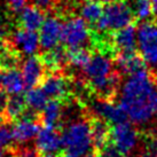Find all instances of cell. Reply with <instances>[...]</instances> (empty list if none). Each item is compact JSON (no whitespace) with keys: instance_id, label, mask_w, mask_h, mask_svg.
Here are the masks:
<instances>
[{"instance_id":"obj_1","label":"cell","mask_w":157,"mask_h":157,"mask_svg":"<svg viewBox=\"0 0 157 157\" xmlns=\"http://www.w3.org/2000/svg\"><path fill=\"white\" fill-rule=\"evenodd\" d=\"M119 105L135 125L144 126L157 118V83L148 69L128 76L121 88Z\"/></svg>"},{"instance_id":"obj_2","label":"cell","mask_w":157,"mask_h":157,"mask_svg":"<svg viewBox=\"0 0 157 157\" xmlns=\"http://www.w3.org/2000/svg\"><path fill=\"white\" fill-rule=\"evenodd\" d=\"M63 147L67 151L77 156H85L91 151L93 144L91 122L84 118L75 119L62 133Z\"/></svg>"},{"instance_id":"obj_3","label":"cell","mask_w":157,"mask_h":157,"mask_svg":"<svg viewBox=\"0 0 157 157\" xmlns=\"http://www.w3.org/2000/svg\"><path fill=\"white\" fill-rule=\"evenodd\" d=\"M134 18L135 15L131 5L126 0H118L105 6L95 28L99 32H116L133 24Z\"/></svg>"},{"instance_id":"obj_4","label":"cell","mask_w":157,"mask_h":157,"mask_svg":"<svg viewBox=\"0 0 157 157\" xmlns=\"http://www.w3.org/2000/svg\"><path fill=\"white\" fill-rule=\"evenodd\" d=\"M138 47L146 64L157 75V20L144 21L138 26Z\"/></svg>"},{"instance_id":"obj_5","label":"cell","mask_w":157,"mask_h":157,"mask_svg":"<svg viewBox=\"0 0 157 157\" xmlns=\"http://www.w3.org/2000/svg\"><path fill=\"white\" fill-rule=\"evenodd\" d=\"M110 141L124 156H127L138 147L139 133L130 122L115 124L110 131Z\"/></svg>"},{"instance_id":"obj_6","label":"cell","mask_w":157,"mask_h":157,"mask_svg":"<svg viewBox=\"0 0 157 157\" xmlns=\"http://www.w3.org/2000/svg\"><path fill=\"white\" fill-rule=\"evenodd\" d=\"M91 31L87 22L82 17H71L63 23L61 41L67 47H83L90 40Z\"/></svg>"},{"instance_id":"obj_7","label":"cell","mask_w":157,"mask_h":157,"mask_svg":"<svg viewBox=\"0 0 157 157\" xmlns=\"http://www.w3.org/2000/svg\"><path fill=\"white\" fill-rule=\"evenodd\" d=\"M92 111L96 117L103 119L105 122L115 124L127 122V115L119 103H115L109 99H98L92 105Z\"/></svg>"},{"instance_id":"obj_8","label":"cell","mask_w":157,"mask_h":157,"mask_svg":"<svg viewBox=\"0 0 157 157\" xmlns=\"http://www.w3.org/2000/svg\"><path fill=\"white\" fill-rule=\"evenodd\" d=\"M63 23L55 16L45 18L44 23L39 29V41L40 47L45 52L51 51L59 46L62 39Z\"/></svg>"},{"instance_id":"obj_9","label":"cell","mask_w":157,"mask_h":157,"mask_svg":"<svg viewBox=\"0 0 157 157\" xmlns=\"http://www.w3.org/2000/svg\"><path fill=\"white\" fill-rule=\"evenodd\" d=\"M45 68L46 66L41 57L36 56V55L26 57L23 61L22 68H21L25 87H37V85L44 80Z\"/></svg>"},{"instance_id":"obj_10","label":"cell","mask_w":157,"mask_h":157,"mask_svg":"<svg viewBox=\"0 0 157 157\" xmlns=\"http://www.w3.org/2000/svg\"><path fill=\"white\" fill-rule=\"evenodd\" d=\"M12 43L18 52L31 56L35 55L40 47L39 33H37V31H31L21 28L13 32Z\"/></svg>"},{"instance_id":"obj_11","label":"cell","mask_w":157,"mask_h":157,"mask_svg":"<svg viewBox=\"0 0 157 157\" xmlns=\"http://www.w3.org/2000/svg\"><path fill=\"white\" fill-rule=\"evenodd\" d=\"M63 147V140L62 135L57 132L56 128L44 126L40 128L38 135L36 136V149L45 154H53L55 155L57 151H60Z\"/></svg>"},{"instance_id":"obj_12","label":"cell","mask_w":157,"mask_h":157,"mask_svg":"<svg viewBox=\"0 0 157 157\" xmlns=\"http://www.w3.org/2000/svg\"><path fill=\"white\" fill-rule=\"evenodd\" d=\"M115 63L121 74H125L128 76L144 69H147L144 57L135 49L117 52L116 57H115Z\"/></svg>"},{"instance_id":"obj_13","label":"cell","mask_w":157,"mask_h":157,"mask_svg":"<svg viewBox=\"0 0 157 157\" xmlns=\"http://www.w3.org/2000/svg\"><path fill=\"white\" fill-rule=\"evenodd\" d=\"M0 88L9 95H20L25 88L22 72L16 68L0 70Z\"/></svg>"},{"instance_id":"obj_14","label":"cell","mask_w":157,"mask_h":157,"mask_svg":"<svg viewBox=\"0 0 157 157\" xmlns=\"http://www.w3.org/2000/svg\"><path fill=\"white\" fill-rule=\"evenodd\" d=\"M12 130H13L14 141L23 144L36 139V136L40 131V126L33 118L23 117L14 124Z\"/></svg>"},{"instance_id":"obj_15","label":"cell","mask_w":157,"mask_h":157,"mask_svg":"<svg viewBox=\"0 0 157 157\" xmlns=\"http://www.w3.org/2000/svg\"><path fill=\"white\" fill-rule=\"evenodd\" d=\"M40 87L46 93V95L53 100L64 99L69 94V84L64 77L57 74H53L44 78Z\"/></svg>"},{"instance_id":"obj_16","label":"cell","mask_w":157,"mask_h":157,"mask_svg":"<svg viewBox=\"0 0 157 157\" xmlns=\"http://www.w3.org/2000/svg\"><path fill=\"white\" fill-rule=\"evenodd\" d=\"M113 46L118 52L121 51H134L138 45V28L134 24L123 28L121 30L113 32Z\"/></svg>"},{"instance_id":"obj_17","label":"cell","mask_w":157,"mask_h":157,"mask_svg":"<svg viewBox=\"0 0 157 157\" xmlns=\"http://www.w3.org/2000/svg\"><path fill=\"white\" fill-rule=\"evenodd\" d=\"M18 21L22 28L31 31L39 30L45 21L44 10L35 5L25 6L22 10H20Z\"/></svg>"},{"instance_id":"obj_18","label":"cell","mask_w":157,"mask_h":157,"mask_svg":"<svg viewBox=\"0 0 157 157\" xmlns=\"http://www.w3.org/2000/svg\"><path fill=\"white\" fill-rule=\"evenodd\" d=\"M63 115H64V109L60 100H51L48 101V103L41 110L40 119L44 126L56 128L61 124Z\"/></svg>"},{"instance_id":"obj_19","label":"cell","mask_w":157,"mask_h":157,"mask_svg":"<svg viewBox=\"0 0 157 157\" xmlns=\"http://www.w3.org/2000/svg\"><path fill=\"white\" fill-rule=\"evenodd\" d=\"M92 127V136H93V144L98 150H100L105 144L110 141V131L108 122H105L101 118L96 117L95 119L91 121Z\"/></svg>"},{"instance_id":"obj_20","label":"cell","mask_w":157,"mask_h":157,"mask_svg":"<svg viewBox=\"0 0 157 157\" xmlns=\"http://www.w3.org/2000/svg\"><path fill=\"white\" fill-rule=\"evenodd\" d=\"M103 9L105 8L102 7V2L99 0H84L79 8V14L80 17L84 18L87 23L95 25L103 14Z\"/></svg>"},{"instance_id":"obj_21","label":"cell","mask_w":157,"mask_h":157,"mask_svg":"<svg viewBox=\"0 0 157 157\" xmlns=\"http://www.w3.org/2000/svg\"><path fill=\"white\" fill-rule=\"evenodd\" d=\"M25 103L28 109L33 111V113H39L45 108V105L48 103V98L46 93L43 91L41 87H32L26 92L25 96Z\"/></svg>"},{"instance_id":"obj_22","label":"cell","mask_w":157,"mask_h":157,"mask_svg":"<svg viewBox=\"0 0 157 157\" xmlns=\"http://www.w3.org/2000/svg\"><path fill=\"white\" fill-rule=\"evenodd\" d=\"M25 108L28 107L25 103V99L23 96L10 95L4 108L5 116L8 117L9 119H17L25 113Z\"/></svg>"},{"instance_id":"obj_23","label":"cell","mask_w":157,"mask_h":157,"mask_svg":"<svg viewBox=\"0 0 157 157\" xmlns=\"http://www.w3.org/2000/svg\"><path fill=\"white\" fill-rule=\"evenodd\" d=\"M44 61L45 66L49 67L52 70L60 69L64 66V63L68 62L67 59V52L60 46H56L51 51H47L45 56L41 57Z\"/></svg>"},{"instance_id":"obj_24","label":"cell","mask_w":157,"mask_h":157,"mask_svg":"<svg viewBox=\"0 0 157 157\" xmlns=\"http://www.w3.org/2000/svg\"><path fill=\"white\" fill-rule=\"evenodd\" d=\"M91 53L87 48L83 47H74L69 48L67 52V59L71 66L74 68H82L84 69V67L88 63V61L91 60Z\"/></svg>"},{"instance_id":"obj_25","label":"cell","mask_w":157,"mask_h":157,"mask_svg":"<svg viewBox=\"0 0 157 157\" xmlns=\"http://www.w3.org/2000/svg\"><path fill=\"white\" fill-rule=\"evenodd\" d=\"M132 8L135 17L140 21H148V18L153 14L151 0H134Z\"/></svg>"},{"instance_id":"obj_26","label":"cell","mask_w":157,"mask_h":157,"mask_svg":"<svg viewBox=\"0 0 157 157\" xmlns=\"http://www.w3.org/2000/svg\"><path fill=\"white\" fill-rule=\"evenodd\" d=\"M13 130L8 125L1 124L0 125V148H7L13 144Z\"/></svg>"},{"instance_id":"obj_27","label":"cell","mask_w":157,"mask_h":157,"mask_svg":"<svg viewBox=\"0 0 157 157\" xmlns=\"http://www.w3.org/2000/svg\"><path fill=\"white\" fill-rule=\"evenodd\" d=\"M99 151H100L99 155L101 157H125L111 141H109L107 144H105Z\"/></svg>"},{"instance_id":"obj_28","label":"cell","mask_w":157,"mask_h":157,"mask_svg":"<svg viewBox=\"0 0 157 157\" xmlns=\"http://www.w3.org/2000/svg\"><path fill=\"white\" fill-rule=\"evenodd\" d=\"M141 157H157V140H154L148 144V147L141 154Z\"/></svg>"},{"instance_id":"obj_29","label":"cell","mask_w":157,"mask_h":157,"mask_svg":"<svg viewBox=\"0 0 157 157\" xmlns=\"http://www.w3.org/2000/svg\"><path fill=\"white\" fill-rule=\"evenodd\" d=\"M29 1H31L32 5H35L37 7L41 8L43 10H45V9L52 8L56 0H29Z\"/></svg>"},{"instance_id":"obj_30","label":"cell","mask_w":157,"mask_h":157,"mask_svg":"<svg viewBox=\"0 0 157 157\" xmlns=\"http://www.w3.org/2000/svg\"><path fill=\"white\" fill-rule=\"evenodd\" d=\"M8 4L9 8L14 10V12H20L22 10L24 7L26 6V1L28 0H6Z\"/></svg>"},{"instance_id":"obj_31","label":"cell","mask_w":157,"mask_h":157,"mask_svg":"<svg viewBox=\"0 0 157 157\" xmlns=\"http://www.w3.org/2000/svg\"><path fill=\"white\" fill-rule=\"evenodd\" d=\"M18 157H39V151L36 148H23L21 150V153L18 155Z\"/></svg>"},{"instance_id":"obj_32","label":"cell","mask_w":157,"mask_h":157,"mask_svg":"<svg viewBox=\"0 0 157 157\" xmlns=\"http://www.w3.org/2000/svg\"><path fill=\"white\" fill-rule=\"evenodd\" d=\"M7 100H8V96H7V93L0 88V110L4 109L6 103H7Z\"/></svg>"},{"instance_id":"obj_33","label":"cell","mask_w":157,"mask_h":157,"mask_svg":"<svg viewBox=\"0 0 157 157\" xmlns=\"http://www.w3.org/2000/svg\"><path fill=\"white\" fill-rule=\"evenodd\" d=\"M7 35V29H6V25L4 23L0 21V40L5 38V36Z\"/></svg>"},{"instance_id":"obj_34","label":"cell","mask_w":157,"mask_h":157,"mask_svg":"<svg viewBox=\"0 0 157 157\" xmlns=\"http://www.w3.org/2000/svg\"><path fill=\"white\" fill-rule=\"evenodd\" d=\"M151 7H153V14L157 17V0H151Z\"/></svg>"},{"instance_id":"obj_35","label":"cell","mask_w":157,"mask_h":157,"mask_svg":"<svg viewBox=\"0 0 157 157\" xmlns=\"http://www.w3.org/2000/svg\"><path fill=\"white\" fill-rule=\"evenodd\" d=\"M100 2H102V4H111V2H115V1H118V0H99Z\"/></svg>"},{"instance_id":"obj_36","label":"cell","mask_w":157,"mask_h":157,"mask_svg":"<svg viewBox=\"0 0 157 157\" xmlns=\"http://www.w3.org/2000/svg\"><path fill=\"white\" fill-rule=\"evenodd\" d=\"M85 157H101V156H100V155H96V154L88 153L87 155H85Z\"/></svg>"},{"instance_id":"obj_37","label":"cell","mask_w":157,"mask_h":157,"mask_svg":"<svg viewBox=\"0 0 157 157\" xmlns=\"http://www.w3.org/2000/svg\"><path fill=\"white\" fill-rule=\"evenodd\" d=\"M61 157H80V156H77V155H74V154L68 153V154H66V155H63V156H61Z\"/></svg>"},{"instance_id":"obj_38","label":"cell","mask_w":157,"mask_h":157,"mask_svg":"<svg viewBox=\"0 0 157 157\" xmlns=\"http://www.w3.org/2000/svg\"><path fill=\"white\" fill-rule=\"evenodd\" d=\"M2 122H4V115H2L1 111H0V125L2 124Z\"/></svg>"},{"instance_id":"obj_39","label":"cell","mask_w":157,"mask_h":157,"mask_svg":"<svg viewBox=\"0 0 157 157\" xmlns=\"http://www.w3.org/2000/svg\"><path fill=\"white\" fill-rule=\"evenodd\" d=\"M41 157H55V155H53V154H45Z\"/></svg>"},{"instance_id":"obj_40","label":"cell","mask_w":157,"mask_h":157,"mask_svg":"<svg viewBox=\"0 0 157 157\" xmlns=\"http://www.w3.org/2000/svg\"><path fill=\"white\" fill-rule=\"evenodd\" d=\"M0 157H6L5 156V151L2 148H0Z\"/></svg>"},{"instance_id":"obj_41","label":"cell","mask_w":157,"mask_h":157,"mask_svg":"<svg viewBox=\"0 0 157 157\" xmlns=\"http://www.w3.org/2000/svg\"><path fill=\"white\" fill-rule=\"evenodd\" d=\"M1 60H2V51L0 48V64H1Z\"/></svg>"}]
</instances>
